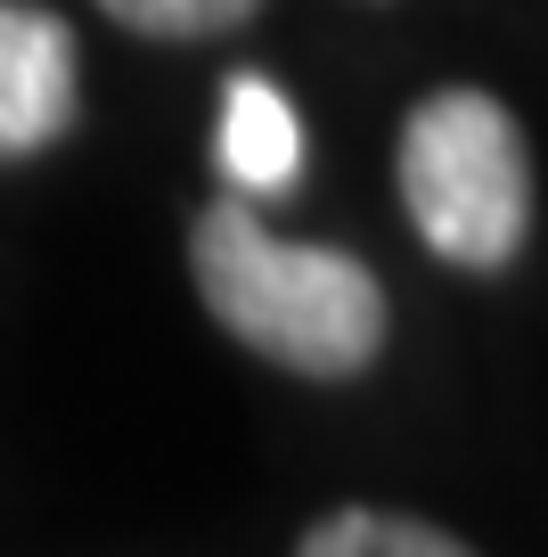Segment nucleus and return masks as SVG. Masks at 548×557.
Instances as JSON below:
<instances>
[{"label":"nucleus","instance_id":"nucleus-6","mask_svg":"<svg viewBox=\"0 0 548 557\" xmlns=\"http://www.w3.org/2000/svg\"><path fill=\"white\" fill-rule=\"evenodd\" d=\"M123 34L148 41H205V34H238L262 0H99Z\"/></svg>","mask_w":548,"mask_h":557},{"label":"nucleus","instance_id":"nucleus-2","mask_svg":"<svg viewBox=\"0 0 548 557\" xmlns=\"http://www.w3.org/2000/svg\"><path fill=\"white\" fill-rule=\"evenodd\" d=\"M401 206L418 238L459 271H508L532 238L524 123L475 83H450L401 123Z\"/></svg>","mask_w":548,"mask_h":557},{"label":"nucleus","instance_id":"nucleus-4","mask_svg":"<svg viewBox=\"0 0 548 557\" xmlns=\"http://www.w3.org/2000/svg\"><path fill=\"white\" fill-rule=\"evenodd\" d=\"M213 157H222L229 197H287L303 181V123L271 74H229L222 83V123H213Z\"/></svg>","mask_w":548,"mask_h":557},{"label":"nucleus","instance_id":"nucleus-3","mask_svg":"<svg viewBox=\"0 0 548 557\" xmlns=\"http://www.w3.org/2000/svg\"><path fill=\"white\" fill-rule=\"evenodd\" d=\"M83 115V50L74 25L41 0H0V164L41 157Z\"/></svg>","mask_w":548,"mask_h":557},{"label":"nucleus","instance_id":"nucleus-5","mask_svg":"<svg viewBox=\"0 0 548 557\" xmlns=\"http://www.w3.org/2000/svg\"><path fill=\"white\" fill-rule=\"evenodd\" d=\"M295 557H475L459 533L426 517H394V508H336L303 533Z\"/></svg>","mask_w":548,"mask_h":557},{"label":"nucleus","instance_id":"nucleus-1","mask_svg":"<svg viewBox=\"0 0 548 557\" xmlns=\"http://www.w3.org/2000/svg\"><path fill=\"white\" fill-rule=\"evenodd\" d=\"M189 271L205 312L246 352L295 377H360L385 345V287L344 246L278 238L246 197H213L189 230Z\"/></svg>","mask_w":548,"mask_h":557}]
</instances>
